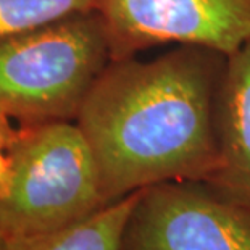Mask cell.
Returning a JSON list of instances; mask_svg holds the SVG:
<instances>
[{
	"instance_id": "cell-1",
	"label": "cell",
	"mask_w": 250,
	"mask_h": 250,
	"mask_svg": "<svg viewBox=\"0 0 250 250\" xmlns=\"http://www.w3.org/2000/svg\"><path fill=\"white\" fill-rule=\"evenodd\" d=\"M225 65V54L199 45H174L150 60H110L74 120L107 204L167 181L211 179Z\"/></svg>"
},
{
	"instance_id": "cell-2",
	"label": "cell",
	"mask_w": 250,
	"mask_h": 250,
	"mask_svg": "<svg viewBox=\"0 0 250 250\" xmlns=\"http://www.w3.org/2000/svg\"><path fill=\"white\" fill-rule=\"evenodd\" d=\"M107 205L92 150L74 121L18 127L0 189V234L8 242L63 231Z\"/></svg>"
},
{
	"instance_id": "cell-3",
	"label": "cell",
	"mask_w": 250,
	"mask_h": 250,
	"mask_svg": "<svg viewBox=\"0 0 250 250\" xmlns=\"http://www.w3.org/2000/svg\"><path fill=\"white\" fill-rule=\"evenodd\" d=\"M111 60L97 10L0 39V113L20 126L74 121Z\"/></svg>"
},
{
	"instance_id": "cell-4",
	"label": "cell",
	"mask_w": 250,
	"mask_h": 250,
	"mask_svg": "<svg viewBox=\"0 0 250 250\" xmlns=\"http://www.w3.org/2000/svg\"><path fill=\"white\" fill-rule=\"evenodd\" d=\"M120 250H250V207L205 181L139 190Z\"/></svg>"
},
{
	"instance_id": "cell-5",
	"label": "cell",
	"mask_w": 250,
	"mask_h": 250,
	"mask_svg": "<svg viewBox=\"0 0 250 250\" xmlns=\"http://www.w3.org/2000/svg\"><path fill=\"white\" fill-rule=\"evenodd\" d=\"M111 60L157 45L232 54L250 39V0H97Z\"/></svg>"
},
{
	"instance_id": "cell-6",
	"label": "cell",
	"mask_w": 250,
	"mask_h": 250,
	"mask_svg": "<svg viewBox=\"0 0 250 250\" xmlns=\"http://www.w3.org/2000/svg\"><path fill=\"white\" fill-rule=\"evenodd\" d=\"M216 131L220 162L208 184L250 207V39L226 55Z\"/></svg>"
},
{
	"instance_id": "cell-7",
	"label": "cell",
	"mask_w": 250,
	"mask_h": 250,
	"mask_svg": "<svg viewBox=\"0 0 250 250\" xmlns=\"http://www.w3.org/2000/svg\"><path fill=\"white\" fill-rule=\"evenodd\" d=\"M137 194L139 190L63 231L29 241L8 242V250H120L125 225Z\"/></svg>"
},
{
	"instance_id": "cell-8",
	"label": "cell",
	"mask_w": 250,
	"mask_h": 250,
	"mask_svg": "<svg viewBox=\"0 0 250 250\" xmlns=\"http://www.w3.org/2000/svg\"><path fill=\"white\" fill-rule=\"evenodd\" d=\"M97 0H0V39L92 12Z\"/></svg>"
},
{
	"instance_id": "cell-9",
	"label": "cell",
	"mask_w": 250,
	"mask_h": 250,
	"mask_svg": "<svg viewBox=\"0 0 250 250\" xmlns=\"http://www.w3.org/2000/svg\"><path fill=\"white\" fill-rule=\"evenodd\" d=\"M17 129L10 125V118L0 113V189L3 188L10 169V146Z\"/></svg>"
},
{
	"instance_id": "cell-10",
	"label": "cell",
	"mask_w": 250,
	"mask_h": 250,
	"mask_svg": "<svg viewBox=\"0 0 250 250\" xmlns=\"http://www.w3.org/2000/svg\"><path fill=\"white\" fill-rule=\"evenodd\" d=\"M0 250H8V241L0 234Z\"/></svg>"
}]
</instances>
